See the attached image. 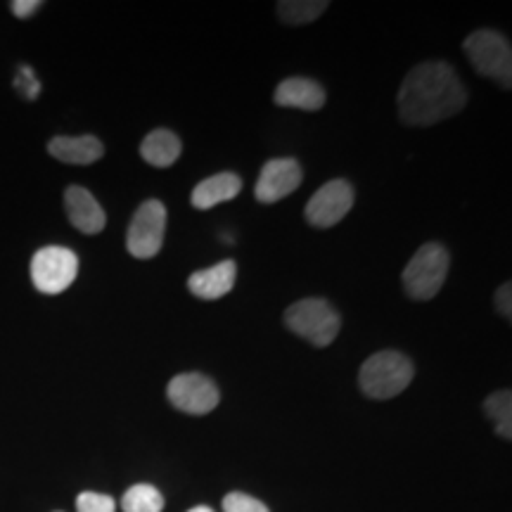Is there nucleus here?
<instances>
[{
  "instance_id": "f257e3e1",
  "label": "nucleus",
  "mask_w": 512,
  "mask_h": 512,
  "mask_svg": "<svg viewBox=\"0 0 512 512\" xmlns=\"http://www.w3.org/2000/svg\"><path fill=\"white\" fill-rule=\"evenodd\" d=\"M467 91L446 62H422L408 72L399 91V114L408 126H434L463 112Z\"/></svg>"
},
{
  "instance_id": "f03ea898",
  "label": "nucleus",
  "mask_w": 512,
  "mask_h": 512,
  "mask_svg": "<svg viewBox=\"0 0 512 512\" xmlns=\"http://www.w3.org/2000/svg\"><path fill=\"white\" fill-rule=\"evenodd\" d=\"M413 377L415 368L411 358L403 356L401 351L384 349L363 363L361 373H358V384H361L363 394L370 396V399L387 401L399 396L403 389H408Z\"/></svg>"
},
{
  "instance_id": "7ed1b4c3",
  "label": "nucleus",
  "mask_w": 512,
  "mask_h": 512,
  "mask_svg": "<svg viewBox=\"0 0 512 512\" xmlns=\"http://www.w3.org/2000/svg\"><path fill=\"white\" fill-rule=\"evenodd\" d=\"M448 268H451V256L446 247H441L439 242L422 245L403 268V287H406L408 297L415 302H430L437 297L446 283Z\"/></svg>"
},
{
  "instance_id": "20e7f679",
  "label": "nucleus",
  "mask_w": 512,
  "mask_h": 512,
  "mask_svg": "<svg viewBox=\"0 0 512 512\" xmlns=\"http://www.w3.org/2000/svg\"><path fill=\"white\" fill-rule=\"evenodd\" d=\"M285 325L294 335L306 339L313 347H330L339 335L342 320L325 299L311 297L292 304L285 311Z\"/></svg>"
},
{
  "instance_id": "39448f33",
  "label": "nucleus",
  "mask_w": 512,
  "mask_h": 512,
  "mask_svg": "<svg viewBox=\"0 0 512 512\" xmlns=\"http://www.w3.org/2000/svg\"><path fill=\"white\" fill-rule=\"evenodd\" d=\"M465 55L470 57L477 74L494 79L503 88L512 83V48L510 41L494 29H479L470 34L463 43Z\"/></svg>"
},
{
  "instance_id": "423d86ee",
  "label": "nucleus",
  "mask_w": 512,
  "mask_h": 512,
  "mask_svg": "<svg viewBox=\"0 0 512 512\" xmlns=\"http://www.w3.org/2000/svg\"><path fill=\"white\" fill-rule=\"evenodd\" d=\"M79 275V256L67 247H43L31 259V280L41 294H62Z\"/></svg>"
},
{
  "instance_id": "0eeeda50",
  "label": "nucleus",
  "mask_w": 512,
  "mask_h": 512,
  "mask_svg": "<svg viewBox=\"0 0 512 512\" xmlns=\"http://www.w3.org/2000/svg\"><path fill=\"white\" fill-rule=\"evenodd\" d=\"M166 233V207L159 200H147L133 214L126 233V247L136 259H152L162 252Z\"/></svg>"
},
{
  "instance_id": "6e6552de",
  "label": "nucleus",
  "mask_w": 512,
  "mask_h": 512,
  "mask_svg": "<svg viewBox=\"0 0 512 512\" xmlns=\"http://www.w3.org/2000/svg\"><path fill=\"white\" fill-rule=\"evenodd\" d=\"M171 406L188 415H207L219 406L221 392L211 377L202 373L176 375L166 389Z\"/></svg>"
},
{
  "instance_id": "1a4fd4ad",
  "label": "nucleus",
  "mask_w": 512,
  "mask_h": 512,
  "mask_svg": "<svg viewBox=\"0 0 512 512\" xmlns=\"http://www.w3.org/2000/svg\"><path fill=\"white\" fill-rule=\"evenodd\" d=\"M354 207V188L342 178L325 183L306 204V221L313 228H332Z\"/></svg>"
},
{
  "instance_id": "9d476101",
  "label": "nucleus",
  "mask_w": 512,
  "mask_h": 512,
  "mask_svg": "<svg viewBox=\"0 0 512 512\" xmlns=\"http://www.w3.org/2000/svg\"><path fill=\"white\" fill-rule=\"evenodd\" d=\"M299 185H302V166L297 164V159L280 157L264 164L259 181H256L254 195L259 202L273 204L292 195Z\"/></svg>"
},
{
  "instance_id": "9b49d317",
  "label": "nucleus",
  "mask_w": 512,
  "mask_h": 512,
  "mask_svg": "<svg viewBox=\"0 0 512 512\" xmlns=\"http://www.w3.org/2000/svg\"><path fill=\"white\" fill-rule=\"evenodd\" d=\"M64 209H67L69 223L86 235H98L107 226L105 209L81 185H72V188H67V192H64Z\"/></svg>"
},
{
  "instance_id": "f8f14e48",
  "label": "nucleus",
  "mask_w": 512,
  "mask_h": 512,
  "mask_svg": "<svg viewBox=\"0 0 512 512\" xmlns=\"http://www.w3.org/2000/svg\"><path fill=\"white\" fill-rule=\"evenodd\" d=\"M275 105L280 107H292V110H304V112H318L325 105V91L320 83L313 79H304V76H292L285 79L275 88L273 93Z\"/></svg>"
},
{
  "instance_id": "ddd939ff",
  "label": "nucleus",
  "mask_w": 512,
  "mask_h": 512,
  "mask_svg": "<svg viewBox=\"0 0 512 512\" xmlns=\"http://www.w3.org/2000/svg\"><path fill=\"white\" fill-rule=\"evenodd\" d=\"M235 278H238V266H235V261L226 259L221 261V264L192 273L188 278V290L195 294L197 299L214 302V299L226 297V294L233 290Z\"/></svg>"
},
{
  "instance_id": "4468645a",
  "label": "nucleus",
  "mask_w": 512,
  "mask_h": 512,
  "mask_svg": "<svg viewBox=\"0 0 512 512\" xmlns=\"http://www.w3.org/2000/svg\"><path fill=\"white\" fill-rule=\"evenodd\" d=\"M48 152L64 164L88 166L105 155V145L95 136H57L48 143Z\"/></svg>"
},
{
  "instance_id": "2eb2a0df",
  "label": "nucleus",
  "mask_w": 512,
  "mask_h": 512,
  "mask_svg": "<svg viewBox=\"0 0 512 512\" xmlns=\"http://www.w3.org/2000/svg\"><path fill=\"white\" fill-rule=\"evenodd\" d=\"M240 190L242 178L238 174H230V171H223V174L209 176L195 185V190H192V207L211 209L216 204L235 200L240 195Z\"/></svg>"
},
{
  "instance_id": "dca6fc26",
  "label": "nucleus",
  "mask_w": 512,
  "mask_h": 512,
  "mask_svg": "<svg viewBox=\"0 0 512 512\" xmlns=\"http://www.w3.org/2000/svg\"><path fill=\"white\" fill-rule=\"evenodd\" d=\"M181 152V138L174 131H169V128H155L140 143V157L150 166H157V169H169L171 164L178 162Z\"/></svg>"
},
{
  "instance_id": "f3484780",
  "label": "nucleus",
  "mask_w": 512,
  "mask_h": 512,
  "mask_svg": "<svg viewBox=\"0 0 512 512\" xmlns=\"http://www.w3.org/2000/svg\"><path fill=\"white\" fill-rule=\"evenodd\" d=\"M328 10L325 0H283L278 3V15L285 24L299 27V24H309L313 19H318L323 12Z\"/></svg>"
},
{
  "instance_id": "a211bd4d",
  "label": "nucleus",
  "mask_w": 512,
  "mask_h": 512,
  "mask_svg": "<svg viewBox=\"0 0 512 512\" xmlns=\"http://www.w3.org/2000/svg\"><path fill=\"white\" fill-rule=\"evenodd\" d=\"M121 508L124 512H162L164 496L152 484H136L121 498Z\"/></svg>"
},
{
  "instance_id": "6ab92c4d",
  "label": "nucleus",
  "mask_w": 512,
  "mask_h": 512,
  "mask_svg": "<svg viewBox=\"0 0 512 512\" xmlns=\"http://www.w3.org/2000/svg\"><path fill=\"white\" fill-rule=\"evenodd\" d=\"M484 413L496 422V434L503 439L512 437V394L510 389L494 392L484 401Z\"/></svg>"
},
{
  "instance_id": "aec40b11",
  "label": "nucleus",
  "mask_w": 512,
  "mask_h": 512,
  "mask_svg": "<svg viewBox=\"0 0 512 512\" xmlns=\"http://www.w3.org/2000/svg\"><path fill=\"white\" fill-rule=\"evenodd\" d=\"M76 512H117V501L107 494L83 491L76 498Z\"/></svg>"
},
{
  "instance_id": "412c9836",
  "label": "nucleus",
  "mask_w": 512,
  "mask_h": 512,
  "mask_svg": "<svg viewBox=\"0 0 512 512\" xmlns=\"http://www.w3.org/2000/svg\"><path fill=\"white\" fill-rule=\"evenodd\" d=\"M223 512H271L264 503L256 501V498L233 491L223 498Z\"/></svg>"
},
{
  "instance_id": "4be33fe9",
  "label": "nucleus",
  "mask_w": 512,
  "mask_h": 512,
  "mask_svg": "<svg viewBox=\"0 0 512 512\" xmlns=\"http://www.w3.org/2000/svg\"><path fill=\"white\" fill-rule=\"evenodd\" d=\"M15 86L19 88V91H22L24 98H29V100H34L36 95H38V91H41V83L36 81V76H34V72H31V67L19 69V76H17Z\"/></svg>"
},
{
  "instance_id": "5701e85b",
  "label": "nucleus",
  "mask_w": 512,
  "mask_h": 512,
  "mask_svg": "<svg viewBox=\"0 0 512 512\" xmlns=\"http://www.w3.org/2000/svg\"><path fill=\"white\" fill-rule=\"evenodd\" d=\"M496 309L505 320L512 318V285L503 283L496 292Z\"/></svg>"
},
{
  "instance_id": "b1692460",
  "label": "nucleus",
  "mask_w": 512,
  "mask_h": 512,
  "mask_svg": "<svg viewBox=\"0 0 512 512\" xmlns=\"http://www.w3.org/2000/svg\"><path fill=\"white\" fill-rule=\"evenodd\" d=\"M38 8H41V0H15V3L10 5L12 15L19 19H29L31 15H36Z\"/></svg>"
},
{
  "instance_id": "393cba45",
  "label": "nucleus",
  "mask_w": 512,
  "mask_h": 512,
  "mask_svg": "<svg viewBox=\"0 0 512 512\" xmlns=\"http://www.w3.org/2000/svg\"><path fill=\"white\" fill-rule=\"evenodd\" d=\"M188 512H214V510L207 508V505H197V508H190Z\"/></svg>"
}]
</instances>
